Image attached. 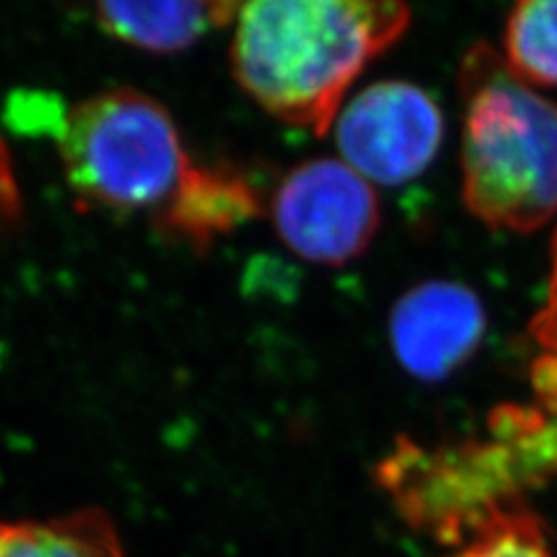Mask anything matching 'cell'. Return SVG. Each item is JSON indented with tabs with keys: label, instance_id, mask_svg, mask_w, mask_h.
I'll return each mask as SVG.
<instances>
[{
	"label": "cell",
	"instance_id": "6da1fadb",
	"mask_svg": "<svg viewBox=\"0 0 557 557\" xmlns=\"http://www.w3.org/2000/svg\"><path fill=\"white\" fill-rule=\"evenodd\" d=\"M391 0H260L239 5L233 73L260 108L325 135L348 86L409 28Z\"/></svg>",
	"mask_w": 557,
	"mask_h": 557
},
{
	"label": "cell",
	"instance_id": "7a4b0ae2",
	"mask_svg": "<svg viewBox=\"0 0 557 557\" xmlns=\"http://www.w3.org/2000/svg\"><path fill=\"white\" fill-rule=\"evenodd\" d=\"M462 198L487 228L534 233L557 214V104L487 45L460 70Z\"/></svg>",
	"mask_w": 557,
	"mask_h": 557
},
{
	"label": "cell",
	"instance_id": "3957f363",
	"mask_svg": "<svg viewBox=\"0 0 557 557\" xmlns=\"http://www.w3.org/2000/svg\"><path fill=\"white\" fill-rule=\"evenodd\" d=\"M51 131L70 186L100 207L159 212L194 163L170 112L133 89L77 102Z\"/></svg>",
	"mask_w": 557,
	"mask_h": 557
},
{
	"label": "cell",
	"instance_id": "277c9868",
	"mask_svg": "<svg viewBox=\"0 0 557 557\" xmlns=\"http://www.w3.org/2000/svg\"><path fill=\"white\" fill-rule=\"evenodd\" d=\"M272 221L293 253L344 265L370 247L381 214L368 180L344 161L317 159L286 174L272 200Z\"/></svg>",
	"mask_w": 557,
	"mask_h": 557
},
{
	"label": "cell",
	"instance_id": "5b68a950",
	"mask_svg": "<svg viewBox=\"0 0 557 557\" xmlns=\"http://www.w3.org/2000/svg\"><path fill=\"white\" fill-rule=\"evenodd\" d=\"M342 161L370 184L403 186L425 172L444 139L430 94L409 82H379L360 91L335 124Z\"/></svg>",
	"mask_w": 557,
	"mask_h": 557
},
{
	"label": "cell",
	"instance_id": "8992f818",
	"mask_svg": "<svg viewBox=\"0 0 557 557\" xmlns=\"http://www.w3.org/2000/svg\"><path fill=\"white\" fill-rule=\"evenodd\" d=\"M485 335V309L474 290L456 282H423L391 311V346L397 362L421 381H442L476 354Z\"/></svg>",
	"mask_w": 557,
	"mask_h": 557
},
{
	"label": "cell",
	"instance_id": "52a82bcc",
	"mask_svg": "<svg viewBox=\"0 0 557 557\" xmlns=\"http://www.w3.org/2000/svg\"><path fill=\"white\" fill-rule=\"evenodd\" d=\"M263 212L258 188L228 163H190L168 202L156 212L165 233L205 251Z\"/></svg>",
	"mask_w": 557,
	"mask_h": 557
},
{
	"label": "cell",
	"instance_id": "ba28073f",
	"mask_svg": "<svg viewBox=\"0 0 557 557\" xmlns=\"http://www.w3.org/2000/svg\"><path fill=\"white\" fill-rule=\"evenodd\" d=\"M237 3H102L98 24L112 38L151 54H174L202 35L235 22Z\"/></svg>",
	"mask_w": 557,
	"mask_h": 557
},
{
	"label": "cell",
	"instance_id": "9c48e42d",
	"mask_svg": "<svg viewBox=\"0 0 557 557\" xmlns=\"http://www.w3.org/2000/svg\"><path fill=\"white\" fill-rule=\"evenodd\" d=\"M0 557H124L114 522L98 509L51 520H0Z\"/></svg>",
	"mask_w": 557,
	"mask_h": 557
},
{
	"label": "cell",
	"instance_id": "30bf717a",
	"mask_svg": "<svg viewBox=\"0 0 557 557\" xmlns=\"http://www.w3.org/2000/svg\"><path fill=\"white\" fill-rule=\"evenodd\" d=\"M502 59L530 86H557V0H528L513 8Z\"/></svg>",
	"mask_w": 557,
	"mask_h": 557
},
{
	"label": "cell",
	"instance_id": "8fae6325",
	"mask_svg": "<svg viewBox=\"0 0 557 557\" xmlns=\"http://www.w3.org/2000/svg\"><path fill=\"white\" fill-rule=\"evenodd\" d=\"M453 557H553L539 520L525 511L497 509Z\"/></svg>",
	"mask_w": 557,
	"mask_h": 557
},
{
	"label": "cell",
	"instance_id": "7c38bea8",
	"mask_svg": "<svg viewBox=\"0 0 557 557\" xmlns=\"http://www.w3.org/2000/svg\"><path fill=\"white\" fill-rule=\"evenodd\" d=\"M539 358L532 364V386L542 409L557 425V307L546 305L532 321Z\"/></svg>",
	"mask_w": 557,
	"mask_h": 557
},
{
	"label": "cell",
	"instance_id": "4fadbf2b",
	"mask_svg": "<svg viewBox=\"0 0 557 557\" xmlns=\"http://www.w3.org/2000/svg\"><path fill=\"white\" fill-rule=\"evenodd\" d=\"M16 209V184L10 170L8 153L0 145V212H14Z\"/></svg>",
	"mask_w": 557,
	"mask_h": 557
},
{
	"label": "cell",
	"instance_id": "5bb4252c",
	"mask_svg": "<svg viewBox=\"0 0 557 557\" xmlns=\"http://www.w3.org/2000/svg\"><path fill=\"white\" fill-rule=\"evenodd\" d=\"M550 307H557V233H555V244H553V270H550Z\"/></svg>",
	"mask_w": 557,
	"mask_h": 557
}]
</instances>
